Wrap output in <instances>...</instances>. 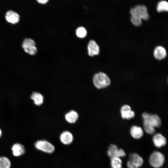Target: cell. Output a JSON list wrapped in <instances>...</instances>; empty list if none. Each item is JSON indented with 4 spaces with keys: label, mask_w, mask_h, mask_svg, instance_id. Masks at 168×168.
<instances>
[{
    "label": "cell",
    "mask_w": 168,
    "mask_h": 168,
    "mask_svg": "<svg viewBox=\"0 0 168 168\" xmlns=\"http://www.w3.org/2000/svg\"><path fill=\"white\" fill-rule=\"evenodd\" d=\"M2 135V131L1 129L0 128V138L1 137Z\"/></svg>",
    "instance_id": "d4e9b609"
},
{
    "label": "cell",
    "mask_w": 168,
    "mask_h": 168,
    "mask_svg": "<svg viewBox=\"0 0 168 168\" xmlns=\"http://www.w3.org/2000/svg\"><path fill=\"white\" fill-rule=\"evenodd\" d=\"M122 161L120 158L112 157L110 159L111 168H122Z\"/></svg>",
    "instance_id": "d6986e66"
},
{
    "label": "cell",
    "mask_w": 168,
    "mask_h": 168,
    "mask_svg": "<svg viewBox=\"0 0 168 168\" xmlns=\"http://www.w3.org/2000/svg\"><path fill=\"white\" fill-rule=\"evenodd\" d=\"M11 162L10 159L5 156L0 157V168H10Z\"/></svg>",
    "instance_id": "ffe728a7"
},
{
    "label": "cell",
    "mask_w": 168,
    "mask_h": 168,
    "mask_svg": "<svg viewBox=\"0 0 168 168\" xmlns=\"http://www.w3.org/2000/svg\"><path fill=\"white\" fill-rule=\"evenodd\" d=\"M108 155L110 158L124 157L126 153L122 149H119L117 146L114 144H111L109 147L107 151Z\"/></svg>",
    "instance_id": "ba28073f"
},
{
    "label": "cell",
    "mask_w": 168,
    "mask_h": 168,
    "mask_svg": "<svg viewBox=\"0 0 168 168\" xmlns=\"http://www.w3.org/2000/svg\"><path fill=\"white\" fill-rule=\"evenodd\" d=\"M156 9L158 12H168V2L163 0L159 2L157 4Z\"/></svg>",
    "instance_id": "44dd1931"
},
{
    "label": "cell",
    "mask_w": 168,
    "mask_h": 168,
    "mask_svg": "<svg viewBox=\"0 0 168 168\" xmlns=\"http://www.w3.org/2000/svg\"><path fill=\"white\" fill-rule=\"evenodd\" d=\"M35 147L37 150L48 154H51L55 150L54 145L49 142L45 140H37L35 143Z\"/></svg>",
    "instance_id": "277c9868"
},
{
    "label": "cell",
    "mask_w": 168,
    "mask_h": 168,
    "mask_svg": "<svg viewBox=\"0 0 168 168\" xmlns=\"http://www.w3.org/2000/svg\"><path fill=\"white\" fill-rule=\"evenodd\" d=\"M74 137L72 133L68 131L62 132L59 136L61 142L65 145H69L73 141Z\"/></svg>",
    "instance_id": "8fae6325"
},
{
    "label": "cell",
    "mask_w": 168,
    "mask_h": 168,
    "mask_svg": "<svg viewBox=\"0 0 168 168\" xmlns=\"http://www.w3.org/2000/svg\"><path fill=\"white\" fill-rule=\"evenodd\" d=\"M142 158L136 153H133L130 155L127 165L128 168H139L143 163Z\"/></svg>",
    "instance_id": "8992f818"
},
{
    "label": "cell",
    "mask_w": 168,
    "mask_h": 168,
    "mask_svg": "<svg viewBox=\"0 0 168 168\" xmlns=\"http://www.w3.org/2000/svg\"><path fill=\"white\" fill-rule=\"evenodd\" d=\"M76 34L77 35L79 38H83L86 35L87 31L85 28L80 27L77 29Z\"/></svg>",
    "instance_id": "603a6c76"
},
{
    "label": "cell",
    "mask_w": 168,
    "mask_h": 168,
    "mask_svg": "<svg viewBox=\"0 0 168 168\" xmlns=\"http://www.w3.org/2000/svg\"><path fill=\"white\" fill-rule=\"evenodd\" d=\"M120 112L122 118L124 119L129 120L135 116V112L128 105H123L121 108Z\"/></svg>",
    "instance_id": "9c48e42d"
},
{
    "label": "cell",
    "mask_w": 168,
    "mask_h": 168,
    "mask_svg": "<svg viewBox=\"0 0 168 168\" xmlns=\"http://www.w3.org/2000/svg\"><path fill=\"white\" fill-rule=\"evenodd\" d=\"M143 122H145L155 128L161 126V121L160 117L157 114H149L144 112L142 115Z\"/></svg>",
    "instance_id": "5b68a950"
},
{
    "label": "cell",
    "mask_w": 168,
    "mask_h": 168,
    "mask_svg": "<svg viewBox=\"0 0 168 168\" xmlns=\"http://www.w3.org/2000/svg\"><path fill=\"white\" fill-rule=\"evenodd\" d=\"M78 117L77 113L75 111L72 110L67 113L65 116L66 120L70 124L75 123Z\"/></svg>",
    "instance_id": "e0dca14e"
},
{
    "label": "cell",
    "mask_w": 168,
    "mask_h": 168,
    "mask_svg": "<svg viewBox=\"0 0 168 168\" xmlns=\"http://www.w3.org/2000/svg\"><path fill=\"white\" fill-rule=\"evenodd\" d=\"M131 21L133 24L138 26L142 23V19L148 20L149 16L147 7L143 5H137L130 9Z\"/></svg>",
    "instance_id": "6da1fadb"
},
{
    "label": "cell",
    "mask_w": 168,
    "mask_h": 168,
    "mask_svg": "<svg viewBox=\"0 0 168 168\" xmlns=\"http://www.w3.org/2000/svg\"><path fill=\"white\" fill-rule=\"evenodd\" d=\"M143 127L145 131L147 133L152 135L155 133V128L146 122H143Z\"/></svg>",
    "instance_id": "7402d4cb"
},
{
    "label": "cell",
    "mask_w": 168,
    "mask_h": 168,
    "mask_svg": "<svg viewBox=\"0 0 168 168\" xmlns=\"http://www.w3.org/2000/svg\"><path fill=\"white\" fill-rule=\"evenodd\" d=\"M88 54L91 56L98 55L100 53V48L96 42L93 40H90L88 44Z\"/></svg>",
    "instance_id": "7c38bea8"
},
{
    "label": "cell",
    "mask_w": 168,
    "mask_h": 168,
    "mask_svg": "<svg viewBox=\"0 0 168 168\" xmlns=\"http://www.w3.org/2000/svg\"><path fill=\"white\" fill-rule=\"evenodd\" d=\"M22 47L26 53L30 55L35 54L37 51L35 41L32 39L26 38L23 41Z\"/></svg>",
    "instance_id": "52a82bcc"
},
{
    "label": "cell",
    "mask_w": 168,
    "mask_h": 168,
    "mask_svg": "<svg viewBox=\"0 0 168 168\" xmlns=\"http://www.w3.org/2000/svg\"><path fill=\"white\" fill-rule=\"evenodd\" d=\"M152 141L155 146L159 148L165 146L167 143L166 138L160 133H157L154 135Z\"/></svg>",
    "instance_id": "30bf717a"
},
{
    "label": "cell",
    "mask_w": 168,
    "mask_h": 168,
    "mask_svg": "<svg viewBox=\"0 0 168 168\" xmlns=\"http://www.w3.org/2000/svg\"><path fill=\"white\" fill-rule=\"evenodd\" d=\"M5 17L7 21L13 24L17 23L20 20L19 15L12 10L7 11L6 13Z\"/></svg>",
    "instance_id": "4fadbf2b"
},
{
    "label": "cell",
    "mask_w": 168,
    "mask_h": 168,
    "mask_svg": "<svg viewBox=\"0 0 168 168\" xmlns=\"http://www.w3.org/2000/svg\"><path fill=\"white\" fill-rule=\"evenodd\" d=\"M130 133L133 138L138 139L142 137L143 135V131L140 127L133 125L130 128Z\"/></svg>",
    "instance_id": "9a60e30c"
},
{
    "label": "cell",
    "mask_w": 168,
    "mask_h": 168,
    "mask_svg": "<svg viewBox=\"0 0 168 168\" xmlns=\"http://www.w3.org/2000/svg\"><path fill=\"white\" fill-rule=\"evenodd\" d=\"M165 158L161 152L155 151L150 155L149 159L150 164L154 168H160L163 165Z\"/></svg>",
    "instance_id": "3957f363"
},
{
    "label": "cell",
    "mask_w": 168,
    "mask_h": 168,
    "mask_svg": "<svg viewBox=\"0 0 168 168\" xmlns=\"http://www.w3.org/2000/svg\"><path fill=\"white\" fill-rule=\"evenodd\" d=\"M37 1L39 3L43 4L46 3L48 1V0H38Z\"/></svg>",
    "instance_id": "cb8c5ba5"
},
{
    "label": "cell",
    "mask_w": 168,
    "mask_h": 168,
    "mask_svg": "<svg viewBox=\"0 0 168 168\" xmlns=\"http://www.w3.org/2000/svg\"><path fill=\"white\" fill-rule=\"evenodd\" d=\"M31 99L34 101V104L37 105H42L44 102V97L40 93L34 92L30 96Z\"/></svg>",
    "instance_id": "ac0fdd59"
},
{
    "label": "cell",
    "mask_w": 168,
    "mask_h": 168,
    "mask_svg": "<svg viewBox=\"0 0 168 168\" xmlns=\"http://www.w3.org/2000/svg\"><path fill=\"white\" fill-rule=\"evenodd\" d=\"M153 53L155 58L159 60L165 58L167 55L165 48L160 46H158L155 48Z\"/></svg>",
    "instance_id": "2e32d148"
},
{
    "label": "cell",
    "mask_w": 168,
    "mask_h": 168,
    "mask_svg": "<svg viewBox=\"0 0 168 168\" xmlns=\"http://www.w3.org/2000/svg\"><path fill=\"white\" fill-rule=\"evenodd\" d=\"M11 150L13 155L15 157L20 156L25 152L24 147L19 143L14 144L12 147Z\"/></svg>",
    "instance_id": "5bb4252c"
},
{
    "label": "cell",
    "mask_w": 168,
    "mask_h": 168,
    "mask_svg": "<svg viewBox=\"0 0 168 168\" xmlns=\"http://www.w3.org/2000/svg\"><path fill=\"white\" fill-rule=\"evenodd\" d=\"M95 86L98 89H101L108 86L111 83L110 80L105 73L100 72L96 73L93 78Z\"/></svg>",
    "instance_id": "7a4b0ae2"
}]
</instances>
